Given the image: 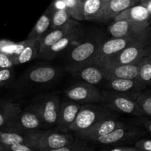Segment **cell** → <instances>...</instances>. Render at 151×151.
Instances as JSON below:
<instances>
[{
    "label": "cell",
    "instance_id": "obj_37",
    "mask_svg": "<svg viewBox=\"0 0 151 151\" xmlns=\"http://www.w3.org/2000/svg\"><path fill=\"white\" fill-rule=\"evenodd\" d=\"M139 123L143 125L146 131L151 135V118L147 116H141L139 119Z\"/></svg>",
    "mask_w": 151,
    "mask_h": 151
},
{
    "label": "cell",
    "instance_id": "obj_26",
    "mask_svg": "<svg viewBox=\"0 0 151 151\" xmlns=\"http://www.w3.org/2000/svg\"><path fill=\"white\" fill-rule=\"evenodd\" d=\"M27 132L0 129V145H8L17 143L27 145Z\"/></svg>",
    "mask_w": 151,
    "mask_h": 151
},
{
    "label": "cell",
    "instance_id": "obj_28",
    "mask_svg": "<svg viewBox=\"0 0 151 151\" xmlns=\"http://www.w3.org/2000/svg\"><path fill=\"white\" fill-rule=\"evenodd\" d=\"M64 7L70 13L72 19L77 21L85 20L83 15L84 0H61Z\"/></svg>",
    "mask_w": 151,
    "mask_h": 151
},
{
    "label": "cell",
    "instance_id": "obj_23",
    "mask_svg": "<svg viewBox=\"0 0 151 151\" xmlns=\"http://www.w3.org/2000/svg\"><path fill=\"white\" fill-rule=\"evenodd\" d=\"M138 4L133 0H109L107 3L103 14L102 22H106L126 10L128 7Z\"/></svg>",
    "mask_w": 151,
    "mask_h": 151
},
{
    "label": "cell",
    "instance_id": "obj_38",
    "mask_svg": "<svg viewBox=\"0 0 151 151\" xmlns=\"http://www.w3.org/2000/svg\"><path fill=\"white\" fill-rule=\"evenodd\" d=\"M139 4L144 5L148 10L149 13L151 15V0H141Z\"/></svg>",
    "mask_w": 151,
    "mask_h": 151
},
{
    "label": "cell",
    "instance_id": "obj_19",
    "mask_svg": "<svg viewBox=\"0 0 151 151\" xmlns=\"http://www.w3.org/2000/svg\"><path fill=\"white\" fill-rule=\"evenodd\" d=\"M78 25H79V23L78 21L74 19H71L63 26L51 29L41 40L40 51H42L55 44L59 40L63 38L66 34L69 33L74 27L78 26Z\"/></svg>",
    "mask_w": 151,
    "mask_h": 151
},
{
    "label": "cell",
    "instance_id": "obj_12",
    "mask_svg": "<svg viewBox=\"0 0 151 151\" xmlns=\"http://www.w3.org/2000/svg\"><path fill=\"white\" fill-rule=\"evenodd\" d=\"M85 34L83 29L79 24L74 27L69 33L66 34L55 44L42 51H40L38 58L47 61L53 60L65 50H68L71 47L77 44Z\"/></svg>",
    "mask_w": 151,
    "mask_h": 151
},
{
    "label": "cell",
    "instance_id": "obj_6",
    "mask_svg": "<svg viewBox=\"0 0 151 151\" xmlns=\"http://www.w3.org/2000/svg\"><path fill=\"white\" fill-rule=\"evenodd\" d=\"M60 102L59 94L55 93L41 94L32 100L29 106L39 115L44 129L55 127Z\"/></svg>",
    "mask_w": 151,
    "mask_h": 151
},
{
    "label": "cell",
    "instance_id": "obj_13",
    "mask_svg": "<svg viewBox=\"0 0 151 151\" xmlns=\"http://www.w3.org/2000/svg\"><path fill=\"white\" fill-rule=\"evenodd\" d=\"M125 124L122 121L117 120L115 117L106 118L99 121L91 127L86 129L74 132V136L82 139L86 140L88 142L95 139L106 135L115 129L124 126Z\"/></svg>",
    "mask_w": 151,
    "mask_h": 151
},
{
    "label": "cell",
    "instance_id": "obj_8",
    "mask_svg": "<svg viewBox=\"0 0 151 151\" xmlns=\"http://www.w3.org/2000/svg\"><path fill=\"white\" fill-rule=\"evenodd\" d=\"M143 134L144 132L139 128L125 125L106 135L92 140L91 142L104 147L119 145H130L131 143H135Z\"/></svg>",
    "mask_w": 151,
    "mask_h": 151
},
{
    "label": "cell",
    "instance_id": "obj_17",
    "mask_svg": "<svg viewBox=\"0 0 151 151\" xmlns=\"http://www.w3.org/2000/svg\"><path fill=\"white\" fill-rule=\"evenodd\" d=\"M139 62L140 60L137 63L130 64L100 67L103 69L107 80L112 78H127L137 80L139 70Z\"/></svg>",
    "mask_w": 151,
    "mask_h": 151
},
{
    "label": "cell",
    "instance_id": "obj_1",
    "mask_svg": "<svg viewBox=\"0 0 151 151\" xmlns=\"http://www.w3.org/2000/svg\"><path fill=\"white\" fill-rule=\"evenodd\" d=\"M106 35L100 31H93L84 35L77 44L68 50L65 69L70 73L92 63Z\"/></svg>",
    "mask_w": 151,
    "mask_h": 151
},
{
    "label": "cell",
    "instance_id": "obj_5",
    "mask_svg": "<svg viewBox=\"0 0 151 151\" xmlns=\"http://www.w3.org/2000/svg\"><path fill=\"white\" fill-rule=\"evenodd\" d=\"M115 117L113 111L103 103L83 104L78 111L76 119L69 128V132H75L86 129L102 119Z\"/></svg>",
    "mask_w": 151,
    "mask_h": 151
},
{
    "label": "cell",
    "instance_id": "obj_27",
    "mask_svg": "<svg viewBox=\"0 0 151 151\" xmlns=\"http://www.w3.org/2000/svg\"><path fill=\"white\" fill-rule=\"evenodd\" d=\"M137 80L147 86H151V55L140 60L139 70Z\"/></svg>",
    "mask_w": 151,
    "mask_h": 151
},
{
    "label": "cell",
    "instance_id": "obj_33",
    "mask_svg": "<svg viewBox=\"0 0 151 151\" xmlns=\"http://www.w3.org/2000/svg\"><path fill=\"white\" fill-rule=\"evenodd\" d=\"M0 151H35L30 147L24 143L0 145Z\"/></svg>",
    "mask_w": 151,
    "mask_h": 151
},
{
    "label": "cell",
    "instance_id": "obj_7",
    "mask_svg": "<svg viewBox=\"0 0 151 151\" xmlns=\"http://www.w3.org/2000/svg\"><path fill=\"white\" fill-rule=\"evenodd\" d=\"M103 103L104 106L114 111L137 116H143L141 109L136 99L117 91L102 90Z\"/></svg>",
    "mask_w": 151,
    "mask_h": 151
},
{
    "label": "cell",
    "instance_id": "obj_36",
    "mask_svg": "<svg viewBox=\"0 0 151 151\" xmlns=\"http://www.w3.org/2000/svg\"><path fill=\"white\" fill-rule=\"evenodd\" d=\"M134 146L139 151H151V139H138Z\"/></svg>",
    "mask_w": 151,
    "mask_h": 151
},
{
    "label": "cell",
    "instance_id": "obj_16",
    "mask_svg": "<svg viewBox=\"0 0 151 151\" xmlns=\"http://www.w3.org/2000/svg\"><path fill=\"white\" fill-rule=\"evenodd\" d=\"M151 25V22H137L129 19L114 21L108 27V30L113 37H124L139 33Z\"/></svg>",
    "mask_w": 151,
    "mask_h": 151
},
{
    "label": "cell",
    "instance_id": "obj_18",
    "mask_svg": "<svg viewBox=\"0 0 151 151\" xmlns=\"http://www.w3.org/2000/svg\"><path fill=\"white\" fill-rule=\"evenodd\" d=\"M56 9L55 3L52 2L47 7L41 17L37 21L36 24L28 35L29 39H38L41 41L44 35L51 29L52 16Z\"/></svg>",
    "mask_w": 151,
    "mask_h": 151
},
{
    "label": "cell",
    "instance_id": "obj_34",
    "mask_svg": "<svg viewBox=\"0 0 151 151\" xmlns=\"http://www.w3.org/2000/svg\"><path fill=\"white\" fill-rule=\"evenodd\" d=\"M102 150L109 151H139L135 146H131L130 145H119L106 146L101 149Z\"/></svg>",
    "mask_w": 151,
    "mask_h": 151
},
{
    "label": "cell",
    "instance_id": "obj_40",
    "mask_svg": "<svg viewBox=\"0 0 151 151\" xmlns=\"http://www.w3.org/2000/svg\"><path fill=\"white\" fill-rule=\"evenodd\" d=\"M103 1H106V2H108V1H109V0H103Z\"/></svg>",
    "mask_w": 151,
    "mask_h": 151
},
{
    "label": "cell",
    "instance_id": "obj_10",
    "mask_svg": "<svg viewBox=\"0 0 151 151\" xmlns=\"http://www.w3.org/2000/svg\"><path fill=\"white\" fill-rule=\"evenodd\" d=\"M145 31V30L132 35L124 37H113L109 39H106L100 45L97 55L91 64H97L99 62L105 60L107 58L125 50L131 44L141 38L144 35Z\"/></svg>",
    "mask_w": 151,
    "mask_h": 151
},
{
    "label": "cell",
    "instance_id": "obj_24",
    "mask_svg": "<svg viewBox=\"0 0 151 151\" xmlns=\"http://www.w3.org/2000/svg\"><path fill=\"white\" fill-rule=\"evenodd\" d=\"M40 47H41L40 40L31 39L29 44L24 49L20 54L12 58L14 65L24 64L31 61L35 58H38V53L40 52Z\"/></svg>",
    "mask_w": 151,
    "mask_h": 151
},
{
    "label": "cell",
    "instance_id": "obj_30",
    "mask_svg": "<svg viewBox=\"0 0 151 151\" xmlns=\"http://www.w3.org/2000/svg\"><path fill=\"white\" fill-rule=\"evenodd\" d=\"M94 150V148L88 146V141L75 137L73 141L65 147L57 149L55 151H91Z\"/></svg>",
    "mask_w": 151,
    "mask_h": 151
},
{
    "label": "cell",
    "instance_id": "obj_14",
    "mask_svg": "<svg viewBox=\"0 0 151 151\" xmlns=\"http://www.w3.org/2000/svg\"><path fill=\"white\" fill-rule=\"evenodd\" d=\"M83 104L74 100H67L60 102V109L56 122V131L63 133L69 132V128L73 123Z\"/></svg>",
    "mask_w": 151,
    "mask_h": 151
},
{
    "label": "cell",
    "instance_id": "obj_4",
    "mask_svg": "<svg viewBox=\"0 0 151 151\" xmlns=\"http://www.w3.org/2000/svg\"><path fill=\"white\" fill-rule=\"evenodd\" d=\"M27 145L36 151H55L67 145L75 139L74 134L41 129L27 132Z\"/></svg>",
    "mask_w": 151,
    "mask_h": 151
},
{
    "label": "cell",
    "instance_id": "obj_3",
    "mask_svg": "<svg viewBox=\"0 0 151 151\" xmlns=\"http://www.w3.org/2000/svg\"><path fill=\"white\" fill-rule=\"evenodd\" d=\"M151 55V25L145 31L141 38L131 44L119 52L99 62V66H111L116 65L137 63L143 58Z\"/></svg>",
    "mask_w": 151,
    "mask_h": 151
},
{
    "label": "cell",
    "instance_id": "obj_32",
    "mask_svg": "<svg viewBox=\"0 0 151 151\" xmlns=\"http://www.w3.org/2000/svg\"><path fill=\"white\" fill-rule=\"evenodd\" d=\"M14 76V70L13 67L0 69V87L10 83Z\"/></svg>",
    "mask_w": 151,
    "mask_h": 151
},
{
    "label": "cell",
    "instance_id": "obj_29",
    "mask_svg": "<svg viewBox=\"0 0 151 151\" xmlns=\"http://www.w3.org/2000/svg\"><path fill=\"white\" fill-rule=\"evenodd\" d=\"M71 18H72V16L66 7H64L63 8L56 7L52 16V20L51 29L63 26L68 21L70 20Z\"/></svg>",
    "mask_w": 151,
    "mask_h": 151
},
{
    "label": "cell",
    "instance_id": "obj_39",
    "mask_svg": "<svg viewBox=\"0 0 151 151\" xmlns=\"http://www.w3.org/2000/svg\"><path fill=\"white\" fill-rule=\"evenodd\" d=\"M133 1H136V2H137V3H138V4H139L140 1H141V0H133Z\"/></svg>",
    "mask_w": 151,
    "mask_h": 151
},
{
    "label": "cell",
    "instance_id": "obj_22",
    "mask_svg": "<svg viewBox=\"0 0 151 151\" xmlns=\"http://www.w3.org/2000/svg\"><path fill=\"white\" fill-rule=\"evenodd\" d=\"M108 2L103 0H84L83 15L85 20L88 22H102Z\"/></svg>",
    "mask_w": 151,
    "mask_h": 151
},
{
    "label": "cell",
    "instance_id": "obj_15",
    "mask_svg": "<svg viewBox=\"0 0 151 151\" xmlns=\"http://www.w3.org/2000/svg\"><path fill=\"white\" fill-rule=\"evenodd\" d=\"M106 82L105 87L108 90L127 94L136 100H137L140 94L147 88V86L136 79L112 78L107 80Z\"/></svg>",
    "mask_w": 151,
    "mask_h": 151
},
{
    "label": "cell",
    "instance_id": "obj_2",
    "mask_svg": "<svg viewBox=\"0 0 151 151\" xmlns=\"http://www.w3.org/2000/svg\"><path fill=\"white\" fill-rule=\"evenodd\" d=\"M60 67L50 64H39L27 69L16 82L15 88L21 94H29L47 88L62 75Z\"/></svg>",
    "mask_w": 151,
    "mask_h": 151
},
{
    "label": "cell",
    "instance_id": "obj_9",
    "mask_svg": "<svg viewBox=\"0 0 151 151\" xmlns=\"http://www.w3.org/2000/svg\"><path fill=\"white\" fill-rule=\"evenodd\" d=\"M65 94L68 99L81 104L102 103L103 102L102 90L95 85L83 81L69 86L65 91Z\"/></svg>",
    "mask_w": 151,
    "mask_h": 151
},
{
    "label": "cell",
    "instance_id": "obj_31",
    "mask_svg": "<svg viewBox=\"0 0 151 151\" xmlns=\"http://www.w3.org/2000/svg\"><path fill=\"white\" fill-rule=\"evenodd\" d=\"M143 116L151 118V91H143L137 98Z\"/></svg>",
    "mask_w": 151,
    "mask_h": 151
},
{
    "label": "cell",
    "instance_id": "obj_21",
    "mask_svg": "<svg viewBox=\"0 0 151 151\" xmlns=\"http://www.w3.org/2000/svg\"><path fill=\"white\" fill-rule=\"evenodd\" d=\"M137 21L141 22H151V15L148 10L141 4H137L128 7L114 19V21L124 20Z\"/></svg>",
    "mask_w": 151,
    "mask_h": 151
},
{
    "label": "cell",
    "instance_id": "obj_25",
    "mask_svg": "<svg viewBox=\"0 0 151 151\" xmlns=\"http://www.w3.org/2000/svg\"><path fill=\"white\" fill-rule=\"evenodd\" d=\"M21 111L22 109L19 103L0 102V129L4 128Z\"/></svg>",
    "mask_w": 151,
    "mask_h": 151
},
{
    "label": "cell",
    "instance_id": "obj_20",
    "mask_svg": "<svg viewBox=\"0 0 151 151\" xmlns=\"http://www.w3.org/2000/svg\"><path fill=\"white\" fill-rule=\"evenodd\" d=\"M72 74L79 79L95 86L107 81L103 69L94 64L87 65Z\"/></svg>",
    "mask_w": 151,
    "mask_h": 151
},
{
    "label": "cell",
    "instance_id": "obj_11",
    "mask_svg": "<svg viewBox=\"0 0 151 151\" xmlns=\"http://www.w3.org/2000/svg\"><path fill=\"white\" fill-rule=\"evenodd\" d=\"M1 129L27 132L44 129V126L39 115L30 106H28L17 114L11 121Z\"/></svg>",
    "mask_w": 151,
    "mask_h": 151
},
{
    "label": "cell",
    "instance_id": "obj_35",
    "mask_svg": "<svg viewBox=\"0 0 151 151\" xmlns=\"http://www.w3.org/2000/svg\"><path fill=\"white\" fill-rule=\"evenodd\" d=\"M15 66L10 55L0 51V69L10 68Z\"/></svg>",
    "mask_w": 151,
    "mask_h": 151
}]
</instances>
